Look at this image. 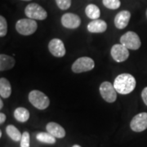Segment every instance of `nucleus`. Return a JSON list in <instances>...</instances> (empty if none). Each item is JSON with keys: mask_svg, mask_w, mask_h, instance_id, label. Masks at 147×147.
I'll use <instances>...</instances> for the list:
<instances>
[{"mask_svg": "<svg viewBox=\"0 0 147 147\" xmlns=\"http://www.w3.org/2000/svg\"><path fill=\"white\" fill-rule=\"evenodd\" d=\"M136 79L131 74L123 73L119 74L114 81V87L118 93L127 95L131 93L136 88Z\"/></svg>", "mask_w": 147, "mask_h": 147, "instance_id": "f257e3e1", "label": "nucleus"}, {"mask_svg": "<svg viewBox=\"0 0 147 147\" xmlns=\"http://www.w3.org/2000/svg\"><path fill=\"white\" fill-rule=\"evenodd\" d=\"M29 100L38 110H46L50 105V100L47 95L38 90H33L29 93Z\"/></svg>", "mask_w": 147, "mask_h": 147, "instance_id": "f03ea898", "label": "nucleus"}, {"mask_svg": "<svg viewBox=\"0 0 147 147\" xmlns=\"http://www.w3.org/2000/svg\"><path fill=\"white\" fill-rule=\"evenodd\" d=\"M38 24L35 20L26 18L21 19L16 23V30L21 35L28 36L33 34L37 30Z\"/></svg>", "mask_w": 147, "mask_h": 147, "instance_id": "7ed1b4c3", "label": "nucleus"}, {"mask_svg": "<svg viewBox=\"0 0 147 147\" xmlns=\"http://www.w3.org/2000/svg\"><path fill=\"white\" fill-rule=\"evenodd\" d=\"M25 14L28 18L33 20L42 21L47 17V12L46 10L35 3H30L26 6V7L25 8Z\"/></svg>", "mask_w": 147, "mask_h": 147, "instance_id": "20e7f679", "label": "nucleus"}, {"mask_svg": "<svg viewBox=\"0 0 147 147\" xmlns=\"http://www.w3.org/2000/svg\"><path fill=\"white\" fill-rule=\"evenodd\" d=\"M95 67L94 61L88 57H82L78 58L72 65L71 69L74 73L79 74L88 72Z\"/></svg>", "mask_w": 147, "mask_h": 147, "instance_id": "39448f33", "label": "nucleus"}, {"mask_svg": "<svg viewBox=\"0 0 147 147\" xmlns=\"http://www.w3.org/2000/svg\"><path fill=\"white\" fill-rule=\"evenodd\" d=\"M120 43L131 50H138L142 45L138 34L133 31H127L123 34L120 38Z\"/></svg>", "mask_w": 147, "mask_h": 147, "instance_id": "423d86ee", "label": "nucleus"}, {"mask_svg": "<svg viewBox=\"0 0 147 147\" xmlns=\"http://www.w3.org/2000/svg\"><path fill=\"white\" fill-rule=\"evenodd\" d=\"M101 97L108 103H113L117 99V91L114 87V84L110 82L105 81L100 85L99 88Z\"/></svg>", "mask_w": 147, "mask_h": 147, "instance_id": "0eeeda50", "label": "nucleus"}, {"mask_svg": "<svg viewBox=\"0 0 147 147\" xmlns=\"http://www.w3.org/2000/svg\"><path fill=\"white\" fill-rule=\"evenodd\" d=\"M129 49L124 47L123 44H115L111 47L110 54L112 58L116 62H123L127 58L129 57Z\"/></svg>", "mask_w": 147, "mask_h": 147, "instance_id": "6e6552de", "label": "nucleus"}, {"mask_svg": "<svg viewBox=\"0 0 147 147\" xmlns=\"http://www.w3.org/2000/svg\"><path fill=\"white\" fill-rule=\"evenodd\" d=\"M130 127L132 131L136 132H141L147 129L146 112L139 113L134 116L130 123Z\"/></svg>", "mask_w": 147, "mask_h": 147, "instance_id": "1a4fd4ad", "label": "nucleus"}, {"mask_svg": "<svg viewBox=\"0 0 147 147\" xmlns=\"http://www.w3.org/2000/svg\"><path fill=\"white\" fill-rule=\"evenodd\" d=\"M48 49L55 57H63L66 53L64 42L59 38H53L48 43Z\"/></svg>", "mask_w": 147, "mask_h": 147, "instance_id": "9d476101", "label": "nucleus"}, {"mask_svg": "<svg viewBox=\"0 0 147 147\" xmlns=\"http://www.w3.org/2000/svg\"><path fill=\"white\" fill-rule=\"evenodd\" d=\"M61 24L67 29H77L81 24V19L78 15L74 13H65L61 16Z\"/></svg>", "mask_w": 147, "mask_h": 147, "instance_id": "9b49d317", "label": "nucleus"}, {"mask_svg": "<svg viewBox=\"0 0 147 147\" xmlns=\"http://www.w3.org/2000/svg\"><path fill=\"white\" fill-rule=\"evenodd\" d=\"M131 18V13L130 11L127 10H123L119 11L115 17V26L119 30H123L126 28L129 23Z\"/></svg>", "mask_w": 147, "mask_h": 147, "instance_id": "f8f14e48", "label": "nucleus"}, {"mask_svg": "<svg viewBox=\"0 0 147 147\" xmlns=\"http://www.w3.org/2000/svg\"><path fill=\"white\" fill-rule=\"evenodd\" d=\"M46 129L48 133L53 135L56 138H64L65 137V130L62 126L55 122H50L46 126Z\"/></svg>", "mask_w": 147, "mask_h": 147, "instance_id": "ddd939ff", "label": "nucleus"}, {"mask_svg": "<svg viewBox=\"0 0 147 147\" xmlns=\"http://www.w3.org/2000/svg\"><path fill=\"white\" fill-rule=\"evenodd\" d=\"M88 30L90 33H103L107 29V24L105 21L100 20V19H96L93 20L88 23Z\"/></svg>", "mask_w": 147, "mask_h": 147, "instance_id": "4468645a", "label": "nucleus"}, {"mask_svg": "<svg viewBox=\"0 0 147 147\" xmlns=\"http://www.w3.org/2000/svg\"><path fill=\"white\" fill-rule=\"evenodd\" d=\"M15 59L6 54L0 55V70L5 71L14 67L15 65Z\"/></svg>", "mask_w": 147, "mask_h": 147, "instance_id": "2eb2a0df", "label": "nucleus"}, {"mask_svg": "<svg viewBox=\"0 0 147 147\" xmlns=\"http://www.w3.org/2000/svg\"><path fill=\"white\" fill-rule=\"evenodd\" d=\"M11 94V86L10 82L5 78L0 79V96L2 98H8Z\"/></svg>", "mask_w": 147, "mask_h": 147, "instance_id": "dca6fc26", "label": "nucleus"}, {"mask_svg": "<svg viewBox=\"0 0 147 147\" xmlns=\"http://www.w3.org/2000/svg\"><path fill=\"white\" fill-rule=\"evenodd\" d=\"M14 117L18 122L26 123L30 119V112L24 107H18L14 111Z\"/></svg>", "mask_w": 147, "mask_h": 147, "instance_id": "f3484780", "label": "nucleus"}, {"mask_svg": "<svg viewBox=\"0 0 147 147\" xmlns=\"http://www.w3.org/2000/svg\"><path fill=\"white\" fill-rule=\"evenodd\" d=\"M85 13L87 16L92 20H96L100 16V11L99 7L95 4H89L86 7Z\"/></svg>", "mask_w": 147, "mask_h": 147, "instance_id": "a211bd4d", "label": "nucleus"}, {"mask_svg": "<svg viewBox=\"0 0 147 147\" xmlns=\"http://www.w3.org/2000/svg\"><path fill=\"white\" fill-rule=\"evenodd\" d=\"M6 132L12 141L21 142L22 134L14 125H7L6 127Z\"/></svg>", "mask_w": 147, "mask_h": 147, "instance_id": "6ab92c4d", "label": "nucleus"}, {"mask_svg": "<svg viewBox=\"0 0 147 147\" xmlns=\"http://www.w3.org/2000/svg\"><path fill=\"white\" fill-rule=\"evenodd\" d=\"M37 140L39 142L46 143V144H55L56 143V137L51 135L48 132H39L36 136Z\"/></svg>", "mask_w": 147, "mask_h": 147, "instance_id": "aec40b11", "label": "nucleus"}, {"mask_svg": "<svg viewBox=\"0 0 147 147\" xmlns=\"http://www.w3.org/2000/svg\"><path fill=\"white\" fill-rule=\"evenodd\" d=\"M102 3L105 7L111 10L118 9L120 7V0H102Z\"/></svg>", "mask_w": 147, "mask_h": 147, "instance_id": "412c9836", "label": "nucleus"}, {"mask_svg": "<svg viewBox=\"0 0 147 147\" xmlns=\"http://www.w3.org/2000/svg\"><path fill=\"white\" fill-rule=\"evenodd\" d=\"M7 33V22L3 16H0V37L6 36Z\"/></svg>", "mask_w": 147, "mask_h": 147, "instance_id": "4be33fe9", "label": "nucleus"}, {"mask_svg": "<svg viewBox=\"0 0 147 147\" xmlns=\"http://www.w3.org/2000/svg\"><path fill=\"white\" fill-rule=\"evenodd\" d=\"M30 137L28 131H24L21 139V147H30Z\"/></svg>", "mask_w": 147, "mask_h": 147, "instance_id": "5701e85b", "label": "nucleus"}, {"mask_svg": "<svg viewBox=\"0 0 147 147\" xmlns=\"http://www.w3.org/2000/svg\"><path fill=\"white\" fill-rule=\"evenodd\" d=\"M57 7L61 10H67L71 6V0H56Z\"/></svg>", "mask_w": 147, "mask_h": 147, "instance_id": "b1692460", "label": "nucleus"}, {"mask_svg": "<svg viewBox=\"0 0 147 147\" xmlns=\"http://www.w3.org/2000/svg\"><path fill=\"white\" fill-rule=\"evenodd\" d=\"M142 98L144 101V103H145V105H147V87H146L144 89L142 90Z\"/></svg>", "mask_w": 147, "mask_h": 147, "instance_id": "393cba45", "label": "nucleus"}, {"mask_svg": "<svg viewBox=\"0 0 147 147\" xmlns=\"http://www.w3.org/2000/svg\"><path fill=\"white\" fill-rule=\"evenodd\" d=\"M6 121V115L3 113H1L0 114V123L3 124L4 122Z\"/></svg>", "mask_w": 147, "mask_h": 147, "instance_id": "a878e982", "label": "nucleus"}, {"mask_svg": "<svg viewBox=\"0 0 147 147\" xmlns=\"http://www.w3.org/2000/svg\"><path fill=\"white\" fill-rule=\"evenodd\" d=\"M3 101L1 99V100H0V110L3 109Z\"/></svg>", "mask_w": 147, "mask_h": 147, "instance_id": "bb28decb", "label": "nucleus"}, {"mask_svg": "<svg viewBox=\"0 0 147 147\" xmlns=\"http://www.w3.org/2000/svg\"><path fill=\"white\" fill-rule=\"evenodd\" d=\"M72 147H81V146H80L79 145H74Z\"/></svg>", "mask_w": 147, "mask_h": 147, "instance_id": "cd10ccee", "label": "nucleus"}, {"mask_svg": "<svg viewBox=\"0 0 147 147\" xmlns=\"http://www.w3.org/2000/svg\"><path fill=\"white\" fill-rule=\"evenodd\" d=\"M23 1H31V0H23Z\"/></svg>", "mask_w": 147, "mask_h": 147, "instance_id": "c85d7f7f", "label": "nucleus"}, {"mask_svg": "<svg viewBox=\"0 0 147 147\" xmlns=\"http://www.w3.org/2000/svg\"><path fill=\"white\" fill-rule=\"evenodd\" d=\"M146 17H147V9H146Z\"/></svg>", "mask_w": 147, "mask_h": 147, "instance_id": "c756f323", "label": "nucleus"}]
</instances>
